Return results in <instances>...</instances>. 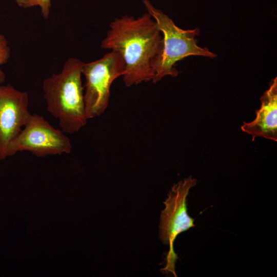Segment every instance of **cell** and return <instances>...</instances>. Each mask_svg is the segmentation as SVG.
<instances>
[{
    "instance_id": "6da1fadb",
    "label": "cell",
    "mask_w": 277,
    "mask_h": 277,
    "mask_svg": "<svg viewBox=\"0 0 277 277\" xmlns=\"http://www.w3.org/2000/svg\"><path fill=\"white\" fill-rule=\"evenodd\" d=\"M163 45L161 32L147 12L141 16L124 15L111 22L101 48L116 51L125 64L123 80L126 87L152 81L151 64Z\"/></svg>"
},
{
    "instance_id": "7a4b0ae2",
    "label": "cell",
    "mask_w": 277,
    "mask_h": 277,
    "mask_svg": "<svg viewBox=\"0 0 277 277\" xmlns=\"http://www.w3.org/2000/svg\"><path fill=\"white\" fill-rule=\"evenodd\" d=\"M83 62L71 57L64 63L61 71L43 82L47 110L58 121L65 133H73L87 124L82 82Z\"/></svg>"
},
{
    "instance_id": "3957f363",
    "label": "cell",
    "mask_w": 277,
    "mask_h": 277,
    "mask_svg": "<svg viewBox=\"0 0 277 277\" xmlns=\"http://www.w3.org/2000/svg\"><path fill=\"white\" fill-rule=\"evenodd\" d=\"M141 1L163 34L162 50L151 64L154 73L153 83H156L167 75L176 76L179 72L175 64L187 56H216L206 47L202 48L197 45L196 36L200 34L198 28L183 30L176 26L168 16L155 8L149 0Z\"/></svg>"
},
{
    "instance_id": "277c9868",
    "label": "cell",
    "mask_w": 277,
    "mask_h": 277,
    "mask_svg": "<svg viewBox=\"0 0 277 277\" xmlns=\"http://www.w3.org/2000/svg\"><path fill=\"white\" fill-rule=\"evenodd\" d=\"M125 71L122 56L114 51L97 60L83 63L82 73L85 77L84 98L87 120L104 113L109 104L111 86L115 80L124 75Z\"/></svg>"
},
{
    "instance_id": "5b68a950",
    "label": "cell",
    "mask_w": 277,
    "mask_h": 277,
    "mask_svg": "<svg viewBox=\"0 0 277 277\" xmlns=\"http://www.w3.org/2000/svg\"><path fill=\"white\" fill-rule=\"evenodd\" d=\"M196 183L197 180L190 176L174 184L164 202L165 207L161 213L159 237L164 245L169 247L166 264L161 270L171 273L175 276V264L178 258L174 251L173 243L180 233L195 226L194 219L187 213V197Z\"/></svg>"
},
{
    "instance_id": "8992f818",
    "label": "cell",
    "mask_w": 277,
    "mask_h": 277,
    "mask_svg": "<svg viewBox=\"0 0 277 277\" xmlns=\"http://www.w3.org/2000/svg\"><path fill=\"white\" fill-rule=\"evenodd\" d=\"M72 145L62 130L51 126L42 115L30 114L19 133L9 143L7 156L29 151L38 157L69 153Z\"/></svg>"
},
{
    "instance_id": "52a82bcc",
    "label": "cell",
    "mask_w": 277,
    "mask_h": 277,
    "mask_svg": "<svg viewBox=\"0 0 277 277\" xmlns=\"http://www.w3.org/2000/svg\"><path fill=\"white\" fill-rule=\"evenodd\" d=\"M27 92L0 84V161L7 157L10 142L21 132L30 114Z\"/></svg>"
},
{
    "instance_id": "ba28073f",
    "label": "cell",
    "mask_w": 277,
    "mask_h": 277,
    "mask_svg": "<svg viewBox=\"0 0 277 277\" xmlns=\"http://www.w3.org/2000/svg\"><path fill=\"white\" fill-rule=\"evenodd\" d=\"M261 106L256 110V117L251 122H244L242 131L252 136L277 141V78L270 82L269 88L260 98Z\"/></svg>"
},
{
    "instance_id": "9c48e42d",
    "label": "cell",
    "mask_w": 277,
    "mask_h": 277,
    "mask_svg": "<svg viewBox=\"0 0 277 277\" xmlns=\"http://www.w3.org/2000/svg\"><path fill=\"white\" fill-rule=\"evenodd\" d=\"M17 5L23 8L27 9L39 6L45 19H48L51 7V0H15Z\"/></svg>"
},
{
    "instance_id": "30bf717a",
    "label": "cell",
    "mask_w": 277,
    "mask_h": 277,
    "mask_svg": "<svg viewBox=\"0 0 277 277\" xmlns=\"http://www.w3.org/2000/svg\"><path fill=\"white\" fill-rule=\"evenodd\" d=\"M10 48L7 39L0 31V66L7 63L10 57ZM5 73L0 69V84L5 80Z\"/></svg>"
}]
</instances>
